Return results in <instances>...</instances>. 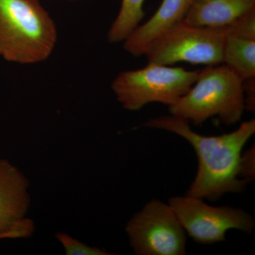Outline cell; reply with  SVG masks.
I'll return each mask as SVG.
<instances>
[{
	"instance_id": "1",
	"label": "cell",
	"mask_w": 255,
	"mask_h": 255,
	"mask_svg": "<svg viewBox=\"0 0 255 255\" xmlns=\"http://www.w3.org/2000/svg\"><path fill=\"white\" fill-rule=\"evenodd\" d=\"M144 127L173 132L194 147L199 168L187 195L216 200L227 193H241L247 181L240 177L242 150L255 132L254 119L243 122L238 129L217 136L194 132L189 123L174 116L151 119Z\"/></svg>"
},
{
	"instance_id": "2",
	"label": "cell",
	"mask_w": 255,
	"mask_h": 255,
	"mask_svg": "<svg viewBox=\"0 0 255 255\" xmlns=\"http://www.w3.org/2000/svg\"><path fill=\"white\" fill-rule=\"evenodd\" d=\"M57 39L54 21L39 0H0V55L6 61H44Z\"/></svg>"
},
{
	"instance_id": "3",
	"label": "cell",
	"mask_w": 255,
	"mask_h": 255,
	"mask_svg": "<svg viewBox=\"0 0 255 255\" xmlns=\"http://www.w3.org/2000/svg\"><path fill=\"white\" fill-rule=\"evenodd\" d=\"M245 110L243 81L223 64L199 70L190 90L169 107L171 115L195 125L215 116L225 125H234Z\"/></svg>"
},
{
	"instance_id": "4",
	"label": "cell",
	"mask_w": 255,
	"mask_h": 255,
	"mask_svg": "<svg viewBox=\"0 0 255 255\" xmlns=\"http://www.w3.org/2000/svg\"><path fill=\"white\" fill-rule=\"evenodd\" d=\"M199 73L181 67L148 63L145 68L119 74L112 88L125 110L138 111L154 102L170 107L190 90Z\"/></svg>"
},
{
	"instance_id": "5",
	"label": "cell",
	"mask_w": 255,
	"mask_h": 255,
	"mask_svg": "<svg viewBox=\"0 0 255 255\" xmlns=\"http://www.w3.org/2000/svg\"><path fill=\"white\" fill-rule=\"evenodd\" d=\"M224 28L178 23L161 36L145 53L148 63L171 66L187 62L194 65L223 63Z\"/></svg>"
},
{
	"instance_id": "6",
	"label": "cell",
	"mask_w": 255,
	"mask_h": 255,
	"mask_svg": "<svg viewBox=\"0 0 255 255\" xmlns=\"http://www.w3.org/2000/svg\"><path fill=\"white\" fill-rule=\"evenodd\" d=\"M130 245L137 255H186L187 233L170 206L146 204L127 223Z\"/></svg>"
},
{
	"instance_id": "7",
	"label": "cell",
	"mask_w": 255,
	"mask_h": 255,
	"mask_svg": "<svg viewBox=\"0 0 255 255\" xmlns=\"http://www.w3.org/2000/svg\"><path fill=\"white\" fill-rule=\"evenodd\" d=\"M169 204L187 234L200 244L226 241V233L231 229L248 234L254 231V219L241 209L209 206L200 198L188 195L171 198Z\"/></svg>"
},
{
	"instance_id": "8",
	"label": "cell",
	"mask_w": 255,
	"mask_h": 255,
	"mask_svg": "<svg viewBox=\"0 0 255 255\" xmlns=\"http://www.w3.org/2000/svg\"><path fill=\"white\" fill-rule=\"evenodd\" d=\"M28 182L9 162L0 159V239L27 238L34 231L25 218L29 206Z\"/></svg>"
},
{
	"instance_id": "9",
	"label": "cell",
	"mask_w": 255,
	"mask_h": 255,
	"mask_svg": "<svg viewBox=\"0 0 255 255\" xmlns=\"http://www.w3.org/2000/svg\"><path fill=\"white\" fill-rule=\"evenodd\" d=\"M222 64L243 81L255 78V10L224 28Z\"/></svg>"
},
{
	"instance_id": "10",
	"label": "cell",
	"mask_w": 255,
	"mask_h": 255,
	"mask_svg": "<svg viewBox=\"0 0 255 255\" xmlns=\"http://www.w3.org/2000/svg\"><path fill=\"white\" fill-rule=\"evenodd\" d=\"M191 0H162L158 9L144 24L139 25L124 41V49L134 56L145 55L154 42L184 21Z\"/></svg>"
},
{
	"instance_id": "11",
	"label": "cell",
	"mask_w": 255,
	"mask_h": 255,
	"mask_svg": "<svg viewBox=\"0 0 255 255\" xmlns=\"http://www.w3.org/2000/svg\"><path fill=\"white\" fill-rule=\"evenodd\" d=\"M255 10V0H191L184 22L194 26L225 28Z\"/></svg>"
},
{
	"instance_id": "12",
	"label": "cell",
	"mask_w": 255,
	"mask_h": 255,
	"mask_svg": "<svg viewBox=\"0 0 255 255\" xmlns=\"http://www.w3.org/2000/svg\"><path fill=\"white\" fill-rule=\"evenodd\" d=\"M145 0H122L117 18L109 30L108 41L117 43L124 41L139 26L145 16Z\"/></svg>"
},
{
	"instance_id": "13",
	"label": "cell",
	"mask_w": 255,
	"mask_h": 255,
	"mask_svg": "<svg viewBox=\"0 0 255 255\" xmlns=\"http://www.w3.org/2000/svg\"><path fill=\"white\" fill-rule=\"evenodd\" d=\"M56 237L63 245L67 255H110L108 252L87 246L65 233H57Z\"/></svg>"
},
{
	"instance_id": "14",
	"label": "cell",
	"mask_w": 255,
	"mask_h": 255,
	"mask_svg": "<svg viewBox=\"0 0 255 255\" xmlns=\"http://www.w3.org/2000/svg\"><path fill=\"white\" fill-rule=\"evenodd\" d=\"M255 146H253L241 155V163H240V177L248 182H251L255 179Z\"/></svg>"
},
{
	"instance_id": "15",
	"label": "cell",
	"mask_w": 255,
	"mask_h": 255,
	"mask_svg": "<svg viewBox=\"0 0 255 255\" xmlns=\"http://www.w3.org/2000/svg\"><path fill=\"white\" fill-rule=\"evenodd\" d=\"M246 110L254 112L255 111V78L243 81Z\"/></svg>"
}]
</instances>
